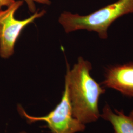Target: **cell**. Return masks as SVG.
Here are the masks:
<instances>
[{
    "label": "cell",
    "instance_id": "cell-1",
    "mask_svg": "<svg viewBox=\"0 0 133 133\" xmlns=\"http://www.w3.org/2000/svg\"><path fill=\"white\" fill-rule=\"evenodd\" d=\"M90 62L79 57L71 69L67 65L65 86L66 87L74 117L86 125L101 117L99 100L105 94V87L91 75Z\"/></svg>",
    "mask_w": 133,
    "mask_h": 133
},
{
    "label": "cell",
    "instance_id": "cell-2",
    "mask_svg": "<svg viewBox=\"0 0 133 133\" xmlns=\"http://www.w3.org/2000/svg\"><path fill=\"white\" fill-rule=\"evenodd\" d=\"M133 14V0H117L85 15L64 11L58 22L66 33L86 30L97 34L102 39L108 38V30L117 19Z\"/></svg>",
    "mask_w": 133,
    "mask_h": 133
},
{
    "label": "cell",
    "instance_id": "cell-3",
    "mask_svg": "<svg viewBox=\"0 0 133 133\" xmlns=\"http://www.w3.org/2000/svg\"><path fill=\"white\" fill-rule=\"evenodd\" d=\"M23 4V0L15 1L5 10H0V57L2 58L8 59L14 54L15 43L23 29L46 14L44 10H37L26 19H16L15 13Z\"/></svg>",
    "mask_w": 133,
    "mask_h": 133
},
{
    "label": "cell",
    "instance_id": "cell-4",
    "mask_svg": "<svg viewBox=\"0 0 133 133\" xmlns=\"http://www.w3.org/2000/svg\"><path fill=\"white\" fill-rule=\"evenodd\" d=\"M18 110L30 122H45L52 133H77L83 132L85 129V125L76 119L73 115L66 86L60 103L46 115L41 117L30 115L21 106H18Z\"/></svg>",
    "mask_w": 133,
    "mask_h": 133
},
{
    "label": "cell",
    "instance_id": "cell-5",
    "mask_svg": "<svg viewBox=\"0 0 133 133\" xmlns=\"http://www.w3.org/2000/svg\"><path fill=\"white\" fill-rule=\"evenodd\" d=\"M101 84L133 98V61L105 67Z\"/></svg>",
    "mask_w": 133,
    "mask_h": 133
},
{
    "label": "cell",
    "instance_id": "cell-6",
    "mask_svg": "<svg viewBox=\"0 0 133 133\" xmlns=\"http://www.w3.org/2000/svg\"><path fill=\"white\" fill-rule=\"evenodd\" d=\"M101 117L110 124L114 133H133V110L126 114L122 110L112 109L106 104Z\"/></svg>",
    "mask_w": 133,
    "mask_h": 133
},
{
    "label": "cell",
    "instance_id": "cell-7",
    "mask_svg": "<svg viewBox=\"0 0 133 133\" xmlns=\"http://www.w3.org/2000/svg\"><path fill=\"white\" fill-rule=\"evenodd\" d=\"M28 6L29 10L31 13L34 14L37 11L36 3L42 5H49L51 4L50 0H23Z\"/></svg>",
    "mask_w": 133,
    "mask_h": 133
},
{
    "label": "cell",
    "instance_id": "cell-8",
    "mask_svg": "<svg viewBox=\"0 0 133 133\" xmlns=\"http://www.w3.org/2000/svg\"><path fill=\"white\" fill-rule=\"evenodd\" d=\"M15 1V0H0V10H3V8L9 6Z\"/></svg>",
    "mask_w": 133,
    "mask_h": 133
},
{
    "label": "cell",
    "instance_id": "cell-9",
    "mask_svg": "<svg viewBox=\"0 0 133 133\" xmlns=\"http://www.w3.org/2000/svg\"><path fill=\"white\" fill-rule=\"evenodd\" d=\"M27 133V132H21V133Z\"/></svg>",
    "mask_w": 133,
    "mask_h": 133
}]
</instances>
